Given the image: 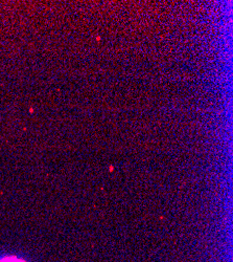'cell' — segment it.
I'll return each instance as SVG.
<instances>
[{
    "label": "cell",
    "mask_w": 233,
    "mask_h": 262,
    "mask_svg": "<svg viewBox=\"0 0 233 262\" xmlns=\"http://www.w3.org/2000/svg\"><path fill=\"white\" fill-rule=\"evenodd\" d=\"M0 262H25L23 260H20V259H17V258H5L3 260H0Z\"/></svg>",
    "instance_id": "1"
}]
</instances>
